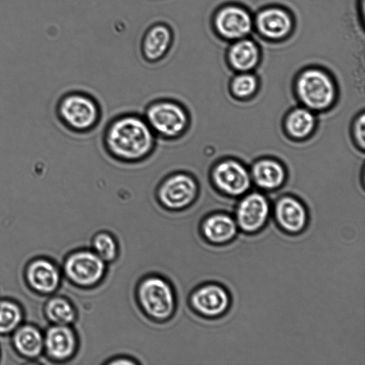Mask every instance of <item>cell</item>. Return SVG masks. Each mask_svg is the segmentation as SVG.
I'll return each mask as SVG.
<instances>
[{
  "instance_id": "cell-1",
  "label": "cell",
  "mask_w": 365,
  "mask_h": 365,
  "mask_svg": "<svg viewBox=\"0 0 365 365\" xmlns=\"http://www.w3.org/2000/svg\"><path fill=\"white\" fill-rule=\"evenodd\" d=\"M158 138L143 114L125 112L111 118L103 128L101 143L106 153L125 165H136L155 153Z\"/></svg>"
},
{
  "instance_id": "cell-2",
  "label": "cell",
  "mask_w": 365,
  "mask_h": 365,
  "mask_svg": "<svg viewBox=\"0 0 365 365\" xmlns=\"http://www.w3.org/2000/svg\"><path fill=\"white\" fill-rule=\"evenodd\" d=\"M158 139L173 142L182 139L190 129L191 113L180 101L160 97L147 103L143 113Z\"/></svg>"
},
{
  "instance_id": "cell-3",
  "label": "cell",
  "mask_w": 365,
  "mask_h": 365,
  "mask_svg": "<svg viewBox=\"0 0 365 365\" xmlns=\"http://www.w3.org/2000/svg\"><path fill=\"white\" fill-rule=\"evenodd\" d=\"M135 299L141 312L158 324L170 320L177 309V294L171 282L158 274L143 277L135 289Z\"/></svg>"
},
{
  "instance_id": "cell-4",
  "label": "cell",
  "mask_w": 365,
  "mask_h": 365,
  "mask_svg": "<svg viewBox=\"0 0 365 365\" xmlns=\"http://www.w3.org/2000/svg\"><path fill=\"white\" fill-rule=\"evenodd\" d=\"M153 195L160 209L170 214H182L196 203L200 195V185L192 173L177 170L162 178Z\"/></svg>"
},
{
  "instance_id": "cell-5",
  "label": "cell",
  "mask_w": 365,
  "mask_h": 365,
  "mask_svg": "<svg viewBox=\"0 0 365 365\" xmlns=\"http://www.w3.org/2000/svg\"><path fill=\"white\" fill-rule=\"evenodd\" d=\"M58 114L71 131L85 135L98 126L103 112L100 102L94 96L83 91H73L61 98Z\"/></svg>"
},
{
  "instance_id": "cell-6",
  "label": "cell",
  "mask_w": 365,
  "mask_h": 365,
  "mask_svg": "<svg viewBox=\"0 0 365 365\" xmlns=\"http://www.w3.org/2000/svg\"><path fill=\"white\" fill-rule=\"evenodd\" d=\"M61 267L70 284L78 288L90 289L102 282L107 272L108 264L91 248H79L66 255Z\"/></svg>"
},
{
  "instance_id": "cell-7",
  "label": "cell",
  "mask_w": 365,
  "mask_h": 365,
  "mask_svg": "<svg viewBox=\"0 0 365 365\" xmlns=\"http://www.w3.org/2000/svg\"><path fill=\"white\" fill-rule=\"evenodd\" d=\"M187 302L191 310L200 317L216 319L228 312L232 305V297L222 284L207 282L192 290Z\"/></svg>"
},
{
  "instance_id": "cell-8",
  "label": "cell",
  "mask_w": 365,
  "mask_h": 365,
  "mask_svg": "<svg viewBox=\"0 0 365 365\" xmlns=\"http://www.w3.org/2000/svg\"><path fill=\"white\" fill-rule=\"evenodd\" d=\"M296 87L298 97L310 109H325L331 106L335 98L332 80L319 69H308L301 73Z\"/></svg>"
},
{
  "instance_id": "cell-9",
  "label": "cell",
  "mask_w": 365,
  "mask_h": 365,
  "mask_svg": "<svg viewBox=\"0 0 365 365\" xmlns=\"http://www.w3.org/2000/svg\"><path fill=\"white\" fill-rule=\"evenodd\" d=\"M175 41V34L170 24L158 21L150 24L143 31L140 41V53L144 61L156 64L170 53Z\"/></svg>"
},
{
  "instance_id": "cell-10",
  "label": "cell",
  "mask_w": 365,
  "mask_h": 365,
  "mask_svg": "<svg viewBox=\"0 0 365 365\" xmlns=\"http://www.w3.org/2000/svg\"><path fill=\"white\" fill-rule=\"evenodd\" d=\"M269 215L267 198L259 192L245 196L237 205L235 221L239 230L245 234H257L266 225Z\"/></svg>"
},
{
  "instance_id": "cell-11",
  "label": "cell",
  "mask_w": 365,
  "mask_h": 365,
  "mask_svg": "<svg viewBox=\"0 0 365 365\" xmlns=\"http://www.w3.org/2000/svg\"><path fill=\"white\" fill-rule=\"evenodd\" d=\"M46 355L58 363H67L76 356L79 339L71 325L52 324L43 335Z\"/></svg>"
},
{
  "instance_id": "cell-12",
  "label": "cell",
  "mask_w": 365,
  "mask_h": 365,
  "mask_svg": "<svg viewBox=\"0 0 365 365\" xmlns=\"http://www.w3.org/2000/svg\"><path fill=\"white\" fill-rule=\"evenodd\" d=\"M210 177L217 189L232 196H238L247 192L251 182L246 168L232 160H225L215 165Z\"/></svg>"
},
{
  "instance_id": "cell-13",
  "label": "cell",
  "mask_w": 365,
  "mask_h": 365,
  "mask_svg": "<svg viewBox=\"0 0 365 365\" xmlns=\"http://www.w3.org/2000/svg\"><path fill=\"white\" fill-rule=\"evenodd\" d=\"M212 25L221 37L227 39H241L252 29V19L242 8L229 6L219 9L214 15Z\"/></svg>"
},
{
  "instance_id": "cell-14",
  "label": "cell",
  "mask_w": 365,
  "mask_h": 365,
  "mask_svg": "<svg viewBox=\"0 0 365 365\" xmlns=\"http://www.w3.org/2000/svg\"><path fill=\"white\" fill-rule=\"evenodd\" d=\"M28 285L41 294H50L61 285V271L56 262L46 258H37L29 262L25 272Z\"/></svg>"
},
{
  "instance_id": "cell-15",
  "label": "cell",
  "mask_w": 365,
  "mask_h": 365,
  "mask_svg": "<svg viewBox=\"0 0 365 365\" xmlns=\"http://www.w3.org/2000/svg\"><path fill=\"white\" fill-rule=\"evenodd\" d=\"M199 230L207 243L222 246L233 241L238 233V227L233 217L223 212H212L203 217Z\"/></svg>"
},
{
  "instance_id": "cell-16",
  "label": "cell",
  "mask_w": 365,
  "mask_h": 365,
  "mask_svg": "<svg viewBox=\"0 0 365 365\" xmlns=\"http://www.w3.org/2000/svg\"><path fill=\"white\" fill-rule=\"evenodd\" d=\"M274 219L279 228L291 235L301 234L308 224L305 207L292 197H284L277 201L274 207Z\"/></svg>"
},
{
  "instance_id": "cell-17",
  "label": "cell",
  "mask_w": 365,
  "mask_h": 365,
  "mask_svg": "<svg viewBox=\"0 0 365 365\" xmlns=\"http://www.w3.org/2000/svg\"><path fill=\"white\" fill-rule=\"evenodd\" d=\"M292 24L289 14L279 8L264 9L256 19L259 31L270 39H279L286 36L291 31Z\"/></svg>"
},
{
  "instance_id": "cell-18",
  "label": "cell",
  "mask_w": 365,
  "mask_h": 365,
  "mask_svg": "<svg viewBox=\"0 0 365 365\" xmlns=\"http://www.w3.org/2000/svg\"><path fill=\"white\" fill-rule=\"evenodd\" d=\"M13 332L12 343L17 353L29 359H36L42 354L43 335L36 326L21 324Z\"/></svg>"
},
{
  "instance_id": "cell-19",
  "label": "cell",
  "mask_w": 365,
  "mask_h": 365,
  "mask_svg": "<svg viewBox=\"0 0 365 365\" xmlns=\"http://www.w3.org/2000/svg\"><path fill=\"white\" fill-rule=\"evenodd\" d=\"M252 175L258 186L267 190L279 187L285 179L282 165L272 159L257 161L252 167Z\"/></svg>"
},
{
  "instance_id": "cell-20",
  "label": "cell",
  "mask_w": 365,
  "mask_h": 365,
  "mask_svg": "<svg viewBox=\"0 0 365 365\" xmlns=\"http://www.w3.org/2000/svg\"><path fill=\"white\" fill-rule=\"evenodd\" d=\"M44 312L53 324L73 326L78 319L75 304L69 298L61 295L50 298L45 304Z\"/></svg>"
},
{
  "instance_id": "cell-21",
  "label": "cell",
  "mask_w": 365,
  "mask_h": 365,
  "mask_svg": "<svg viewBox=\"0 0 365 365\" xmlns=\"http://www.w3.org/2000/svg\"><path fill=\"white\" fill-rule=\"evenodd\" d=\"M228 58L234 68L244 72L252 69L257 65L259 51L254 41L243 38L231 46Z\"/></svg>"
},
{
  "instance_id": "cell-22",
  "label": "cell",
  "mask_w": 365,
  "mask_h": 365,
  "mask_svg": "<svg viewBox=\"0 0 365 365\" xmlns=\"http://www.w3.org/2000/svg\"><path fill=\"white\" fill-rule=\"evenodd\" d=\"M90 248L107 264L114 262L119 256L118 242L114 235L106 230L98 231L93 235Z\"/></svg>"
},
{
  "instance_id": "cell-23",
  "label": "cell",
  "mask_w": 365,
  "mask_h": 365,
  "mask_svg": "<svg viewBox=\"0 0 365 365\" xmlns=\"http://www.w3.org/2000/svg\"><path fill=\"white\" fill-rule=\"evenodd\" d=\"M285 125L291 136L303 138L312 132L315 125V118L309 110L297 108L288 115Z\"/></svg>"
},
{
  "instance_id": "cell-24",
  "label": "cell",
  "mask_w": 365,
  "mask_h": 365,
  "mask_svg": "<svg viewBox=\"0 0 365 365\" xmlns=\"http://www.w3.org/2000/svg\"><path fill=\"white\" fill-rule=\"evenodd\" d=\"M20 305L13 300L0 299V334L13 332L23 320Z\"/></svg>"
},
{
  "instance_id": "cell-25",
  "label": "cell",
  "mask_w": 365,
  "mask_h": 365,
  "mask_svg": "<svg viewBox=\"0 0 365 365\" xmlns=\"http://www.w3.org/2000/svg\"><path fill=\"white\" fill-rule=\"evenodd\" d=\"M257 87V81L255 76L247 73L237 76L231 85L233 94L240 98L250 96L255 92Z\"/></svg>"
},
{
  "instance_id": "cell-26",
  "label": "cell",
  "mask_w": 365,
  "mask_h": 365,
  "mask_svg": "<svg viewBox=\"0 0 365 365\" xmlns=\"http://www.w3.org/2000/svg\"><path fill=\"white\" fill-rule=\"evenodd\" d=\"M135 365L139 364V363L133 357L124 355L119 354L115 355L107 361H106L103 365Z\"/></svg>"
},
{
  "instance_id": "cell-27",
  "label": "cell",
  "mask_w": 365,
  "mask_h": 365,
  "mask_svg": "<svg viewBox=\"0 0 365 365\" xmlns=\"http://www.w3.org/2000/svg\"><path fill=\"white\" fill-rule=\"evenodd\" d=\"M364 115L362 114L356 120L354 125V135L356 141L359 143L361 148L364 147L365 143V124H364Z\"/></svg>"
}]
</instances>
